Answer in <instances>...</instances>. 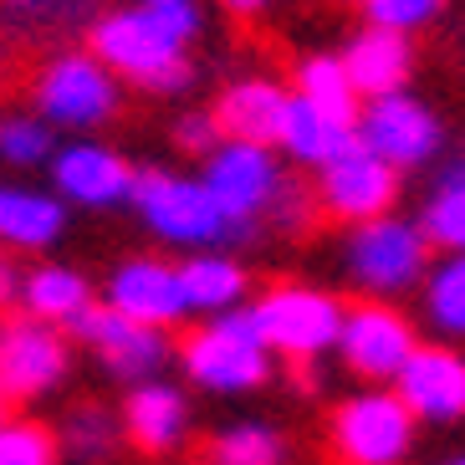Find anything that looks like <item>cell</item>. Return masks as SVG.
Wrapping results in <instances>:
<instances>
[{
    "label": "cell",
    "mask_w": 465,
    "mask_h": 465,
    "mask_svg": "<svg viewBox=\"0 0 465 465\" xmlns=\"http://www.w3.org/2000/svg\"><path fill=\"white\" fill-rule=\"evenodd\" d=\"M87 52L124 87H143L153 97H184L200 77L190 46L174 42L164 26H153L138 5L97 11V21L87 26Z\"/></svg>",
    "instance_id": "6da1fadb"
},
{
    "label": "cell",
    "mask_w": 465,
    "mask_h": 465,
    "mask_svg": "<svg viewBox=\"0 0 465 465\" xmlns=\"http://www.w3.org/2000/svg\"><path fill=\"white\" fill-rule=\"evenodd\" d=\"M174 358L184 369V379L215 399L256 394V389H266L276 379V358L266 353L251 307L205 317L194 332H184V342H174Z\"/></svg>",
    "instance_id": "7a4b0ae2"
},
{
    "label": "cell",
    "mask_w": 465,
    "mask_h": 465,
    "mask_svg": "<svg viewBox=\"0 0 465 465\" xmlns=\"http://www.w3.org/2000/svg\"><path fill=\"white\" fill-rule=\"evenodd\" d=\"M138 225L159 241V246L174 251H231L241 246L235 231L225 225V215L215 210V200L205 194L200 174H184V169H164L149 164L134 174V194H128Z\"/></svg>",
    "instance_id": "3957f363"
},
{
    "label": "cell",
    "mask_w": 465,
    "mask_h": 465,
    "mask_svg": "<svg viewBox=\"0 0 465 465\" xmlns=\"http://www.w3.org/2000/svg\"><path fill=\"white\" fill-rule=\"evenodd\" d=\"M246 307L256 317L266 353L292 363V369H317L338 348L342 312H348V302L338 292L312 287V282H276L261 297H251Z\"/></svg>",
    "instance_id": "277c9868"
},
{
    "label": "cell",
    "mask_w": 465,
    "mask_h": 465,
    "mask_svg": "<svg viewBox=\"0 0 465 465\" xmlns=\"http://www.w3.org/2000/svg\"><path fill=\"white\" fill-rule=\"evenodd\" d=\"M31 103L36 118L56 128V134L93 138L97 128H108L124 113V83L97 62L87 46H62L36 67L31 77Z\"/></svg>",
    "instance_id": "5b68a950"
},
{
    "label": "cell",
    "mask_w": 465,
    "mask_h": 465,
    "mask_svg": "<svg viewBox=\"0 0 465 465\" xmlns=\"http://www.w3.org/2000/svg\"><path fill=\"white\" fill-rule=\"evenodd\" d=\"M200 184L235 231V241L246 246V241H256V225H266V210L276 205V194L287 184V169H282V153L266 143L225 138L200 159Z\"/></svg>",
    "instance_id": "8992f818"
},
{
    "label": "cell",
    "mask_w": 465,
    "mask_h": 465,
    "mask_svg": "<svg viewBox=\"0 0 465 465\" xmlns=\"http://www.w3.org/2000/svg\"><path fill=\"white\" fill-rule=\"evenodd\" d=\"M424 272H430V241L404 215L353 225L342 241V276L363 292V302H399L404 292H420Z\"/></svg>",
    "instance_id": "52a82bcc"
},
{
    "label": "cell",
    "mask_w": 465,
    "mask_h": 465,
    "mask_svg": "<svg viewBox=\"0 0 465 465\" xmlns=\"http://www.w3.org/2000/svg\"><path fill=\"white\" fill-rule=\"evenodd\" d=\"M420 424L394 389H358L338 399L328 420V445L338 465H410Z\"/></svg>",
    "instance_id": "ba28073f"
},
{
    "label": "cell",
    "mask_w": 465,
    "mask_h": 465,
    "mask_svg": "<svg viewBox=\"0 0 465 465\" xmlns=\"http://www.w3.org/2000/svg\"><path fill=\"white\" fill-rule=\"evenodd\" d=\"M72 379V338L31 317H0V399L21 410L52 399Z\"/></svg>",
    "instance_id": "9c48e42d"
},
{
    "label": "cell",
    "mask_w": 465,
    "mask_h": 465,
    "mask_svg": "<svg viewBox=\"0 0 465 465\" xmlns=\"http://www.w3.org/2000/svg\"><path fill=\"white\" fill-rule=\"evenodd\" d=\"M358 143L369 153H379L389 169H424L435 164L440 149H445V124H440V113L414 97L410 87L404 93H389V97H373L358 108Z\"/></svg>",
    "instance_id": "30bf717a"
},
{
    "label": "cell",
    "mask_w": 465,
    "mask_h": 465,
    "mask_svg": "<svg viewBox=\"0 0 465 465\" xmlns=\"http://www.w3.org/2000/svg\"><path fill=\"white\" fill-rule=\"evenodd\" d=\"M420 348V332L394 302H358L342 312V332H338V358L342 369L363 379L369 389H389L399 379V369L410 363V353Z\"/></svg>",
    "instance_id": "8fae6325"
},
{
    "label": "cell",
    "mask_w": 465,
    "mask_h": 465,
    "mask_svg": "<svg viewBox=\"0 0 465 465\" xmlns=\"http://www.w3.org/2000/svg\"><path fill=\"white\" fill-rule=\"evenodd\" d=\"M72 348H87V353L124 383H143V379H164V369L174 363V338L159 328H143L134 317L113 312L103 302H93L77 322L67 328Z\"/></svg>",
    "instance_id": "7c38bea8"
},
{
    "label": "cell",
    "mask_w": 465,
    "mask_h": 465,
    "mask_svg": "<svg viewBox=\"0 0 465 465\" xmlns=\"http://www.w3.org/2000/svg\"><path fill=\"white\" fill-rule=\"evenodd\" d=\"M399 169H389L379 153H369L363 143H348L338 159L317 169V184H312V200H317V215L338 220V225H369L379 215H394L399 205Z\"/></svg>",
    "instance_id": "4fadbf2b"
},
{
    "label": "cell",
    "mask_w": 465,
    "mask_h": 465,
    "mask_svg": "<svg viewBox=\"0 0 465 465\" xmlns=\"http://www.w3.org/2000/svg\"><path fill=\"white\" fill-rule=\"evenodd\" d=\"M134 174L138 169L128 164L113 143H103V138H67V143H56L52 159H46V184H52V194L62 205H77V210L128 205Z\"/></svg>",
    "instance_id": "5bb4252c"
},
{
    "label": "cell",
    "mask_w": 465,
    "mask_h": 465,
    "mask_svg": "<svg viewBox=\"0 0 465 465\" xmlns=\"http://www.w3.org/2000/svg\"><path fill=\"white\" fill-rule=\"evenodd\" d=\"M103 307L134 317L143 328H159V332L190 322L179 266L164 256H124L108 272V282H103Z\"/></svg>",
    "instance_id": "9a60e30c"
},
{
    "label": "cell",
    "mask_w": 465,
    "mask_h": 465,
    "mask_svg": "<svg viewBox=\"0 0 465 465\" xmlns=\"http://www.w3.org/2000/svg\"><path fill=\"white\" fill-rule=\"evenodd\" d=\"M414 424H465V353L445 342H420L389 383Z\"/></svg>",
    "instance_id": "2e32d148"
},
{
    "label": "cell",
    "mask_w": 465,
    "mask_h": 465,
    "mask_svg": "<svg viewBox=\"0 0 465 465\" xmlns=\"http://www.w3.org/2000/svg\"><path fill=\"white\" fill-rule=\"evenodd\" d=\"M118 424H124V445H134V450H143V455H174L179 445L194 435L190 389H179L174 379L128 383Z\"/></svg>",
    "instance_id": "e0dca14e"
},
{
    "label": "cell",
    "mask_w": 465,
    "mask_h": 465,
    "mask_svg": "<svg viewBox=\"0 0 465 465\" xmlns=\"http://www.w3.org/2000/svg\"><path fill=\"white\" fill-rule=\"evenodd\" d=\"M292 87L282 77H266V72H251V77H235L225 83V93L215 97V124L225 138H241V143H266L276 149V134H282V113H287Z\"/></svg>",
    "instance_id": "ac0fdd59"
},
{
    "label": "cell",
    "mask_w": 465,
    "mask_h": 465,
    "mask_svg": "<svg viewBox=\"0 0 465 465\" xmlns=\"http://www.w3.org/2000/svg\"><path fill=\"white\" fill-rule=\"evenodd\" d=\"M348 83H353L358 103H373V97L404 93L414 77V36H394V31L363 26L353 42L338 52Z\"/></svg>",
    "instance_id": "d6986e66"
},
{
    "label": "cell",
    "mask_w": 465,
    "mask_h": 465,
    "mask_svg": "<svg viewBox=\"0 0 465 465\" xmlns=\"http://www.w3.org/2000/svg\"><path fill=\"white\" fill-rule=\"evenodd\" d=\"M174 266H179V287H184L190 317H220L251 302V272L231 251H190Z\"/></svg>",
    "instance_id": "ffe728a7"
},
{
    "label": "cell",
    "mask_w": 465,
    "mask_h": 465,
    "mask_svg": "<svg viewBox=\"0 0 465 465\" xmlns=\"http://www.w3.org/2000/svg\"><path fill=\"white\" fill-rule=\"evenodd\" d=\"M67 231V205L52 190L0 184V251H46Z\"/></svg>",
    "instance_id": "44dd1931"
},
{
    "label": "cell",
    "mask_w": 465,
    "mask_h": 465,
    "mask_svg": "<svg viewBox=\"0 0 465 465\" xmlns=\"http://www.w3.org/2000/svg\"><path fill=\"white\" fill-rule=\"evenodd\" d=\"M93 302H97L93 282H87L77 266H56V261H46V266H31L26 282H21V317L46 322V328H62V332H67Z\"/></svg>",
    "instance_id": "7402d4cb"
},
{
    "label": "cell",
    "mask_w": 465,
    "mask_h": 465,
    "mask_svg": "<svg viewBox=\"0 0 465 465\" xmlns=\"http://www.w3.org/2000/svg\"><path fill=\"white\" fill-rule=\"evenodd\" d=\"M353 138H358L353 124H338V118L317 113L312 103H302V97L292 93L287 113H282V134H276V153L292 159L297 169H322L328 159H338Z\"/></svg>",
    "instance_id": "603a6c76"
},
{
    "label": "cell",
    "mask_w": 465,
    "mask_h": 465,
    "mask_svg": "<svg viewBox=\"0 0 465 465\" xmlns=\"http://www.w3.org/2000/svg\"><path fill=\"white\" fill-rule=\"evenodd\" d=\"M56 450L67 465H108L113 455L124 450V424L118 410H108L103 399H77L62 410V420L52 424Z\"/></svg>",
    "instance_id": "cb8c5ba5"
},
{
    "label": "cell",
    "mask_w": 465,
    "mask_h": 465,
    "mask_svg": "<svg viewBox=\"0 0 465 465\" xmlns=\"http://www.w3.org/2000/svg\"><path fill=\"white\" fill-rule=\"evenodd\" d=\"M414 225L430 241V251L465 256V159H450V164L430 179Z\"/></svg>",
    "instance_id": "d4e9b609"
},
{
    "label": "cell",
    "mask_w": 465,
    "mask_h": 465,
    "mask_svg": "<svg viewBox=\"0 0 465 465\" xmlns=\"http://www.w3.org/2000/svg\"><path fill=\"white\" fill-rule=\"evenodd\" d=\"M420 312L440 342H465V256H440L420 282Z\"/></svg>",
    "instance_id": "484cf974"
},
{
    "label": "cell",
    "mask_w": 465,
    "mask_h": 465,
    "mask_svg": "<svg viewBox=\"0 0 465 465\" xmlns=\"http://www.w3.org/2000/svg\"><path fill=\"white\" fill-rule=\"evenodd\" d=\"M292 93L302 97V103H312L317 113H328V118H338V124H353L358 128V93L353 83H348V72H342L338 56L328 52H312L302 56L297 72H292Z\"/></svg>",
    "instance_id": "4316f807"
},
{
    "label": "cell",
    "mask_w": 465,
    "mask_h": 465,
    "mask_svg": "<svg viewBox=\"0 0 465 465\" xmlns=\"http://www.w3.org/2000/svg\"><path fill=\"white\" fill-rule=\"evenodd\" d=\"M287 435L272 420L220 424L205 445V465H287Z\"/></svg>",
    "instance_id": "83f0119b"
},
{
    "label": "cell",
    "mask_w": 465,
    "mask_h": 465,
    "mask_svg": "<svg viewBox=\"0 0 465 465\" xmlns=\"http://www.w3.org/2000/svg\"><path fill=\"white\" fill-rule=\"evenodd\" d=\"M62 143L56 128L36 113L15 108V113H0V164L5 169H46L52 149Z\"/></svg>",
    "instance_id": "f1b7e54d"
},
{
    "label": "cell",
    "mask_w": 465,
    "mask_h": 465,
    "mask_svg": "<svg viewBox=\"0 0 465 465\" xmlns=\"http://www.w3.org/2000/svg\"><path fill=\"white\" fill-rule=\"evenodd\" d=\"M0 465H62L52 424L31 420V414H11L0 424Z\"/></svg>",
    "instance_id": "f546056e"
},
{
    "label": "cell",
    "mask_w": 465,
    "mask_h": 465,
    "mask_svg": "<svg viewBox=\"0 0 465 465\" xmlns=\"http://www.w3.org/2000/svg\"><path fill=\"white\" fill-rule=\"evenodd\" d=\"M363 5V21L379 31H394V36H414L430 21H440L445 0H358Z\"/></svg>",
    "instance_id": "4dcf8cb0"
},
{
    "label": "cell",
    "mask_w": 465,
    "mask_h": 465,
    "mask_svg": "<svg viewBox=\"0 0 465 465\" xmlns=\"http://www.w3.org/2000/svg\"><path fill=\"white\" fill-rule=\"evenodd\" d=\"M138 11L149 15L153 26H164L174 42L194 46L200 42V31H205V5L200 0H134Z\"/></svg>",
    "instance_id": "1f68e13d"
},
{
    "label": "cell",
    "mask_w": 465,
    "mask_h": 465,
    "mask_svg": "<svg viewBox=\"0 0 465 465\" xmlns=\"http://www.w3.org/2000/svg\"><path fill=\"white\" fill-rule=\"evenodd\" d=\"M169 138H174L179 153H194V159H205L215 143H225V134H220V124H215L210 108H184L174 124H169Z\"/></svg>",
    "instance_id": "d6a6232c"
},
{
    "label": "cell",
    "mask_w": 465,
    "mask_h": 465,
    "mask_svg": "<svg viewBox=\"0 0 465 465\" xmlns=\"http://www.w3.org/2000/svg\"><path fill=\"white\" fill-rule=\"evenodd\" d=\"M312 220H317V200L307 194V184H297V179L287 174V184H282V194H276V205L266 210V225L297 235V231H307Z\"/></svg>",
    "instance_id": "836d02e7"
},
{
    "label": "cell",
    "mask_w": 465,
    "mask_h": 465,
    "mask_svg": "<svg viewBox=\"0 0 465 465\" xmlns=\"http://www.w3.org/2000/svg\"><path fill=\"white\" fill-rule=\"evenodd\" d=\"M21 282H26V272H21L15 251H0V312L21 307Z\"/></svg>",
    "instance_id": "e575fe53"
},
{
    "label": "cell",
    "mask_w": 465,
    "mask_h": 465,
    "mask_svg": "<svg viewBox=\"0 0 465 465\" xmlns=\"http://www.w3.org/2000/svg\"><path fill=\"white\" fill-rule=\"evenodd\" d=\"M272 5V0H225V11H235V15H261Z\"/></svg>",
    "instance_id": "d590c367"
},
{
    "label": "cell",
    "mask_w": 465,
    "mask_h": 465,
    "mask_svg": "<svg viewBox=\"0 0 465 465\" xmlns=\"http://www.w3.org/2000/svg\"><path fill=\"white\" fill-rule=\"evenodd\" d=\"M435 465H465V450H455V455H440Z\"/></svg>",
    "instance_id": "8d00e7d4"
},
{
    "label": "cell",
    "mask_w": 465,
    "mask_h": 465,
    "mask_svg": "<svg viewBox=\"0 0 465 465\" xmlns=\"http://www.w3.org/2000/svg\"><path fill=\"white\" fill-rule=\"evenodd\" d=\"M11 414H15V410H11V404H5V399H0V424L11 420Z\"/></svg>",
    "instance_id": "74e56055"
}]
</instances>
